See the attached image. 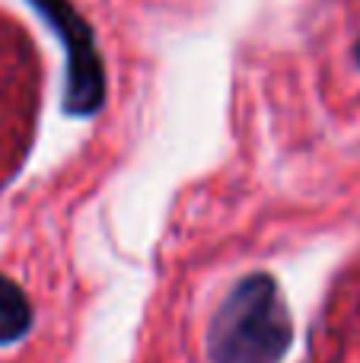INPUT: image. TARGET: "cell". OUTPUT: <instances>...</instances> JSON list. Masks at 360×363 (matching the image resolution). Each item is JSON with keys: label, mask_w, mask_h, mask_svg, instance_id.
Segmentation results:
<instances>
[{"label": "cell", "mask_w": 360, "mask_h": 363, "mask_svg": "<svg viewBox=\"0 0 360 363\" xmlns=\"http://www.w3.org/2000/svg\"><path fill=\"white\" fill-rule=\"evenodd\" d=\"M291 345V309H287L278 281L268 271L240 277L210 315V363H281Z\"/></svg>", "instance_id": "cell-1"}, {"label": "cell", "mask_w": 360, "mask_h": 363, "mask_svg": "<svg viewBox=\"0 0 360 363\" xmlns=\"http://www.w3.org/2000/svg\"><path fill=\"white\" fill-rule=\"evenodd\" d=\"M64 45V115L96 118L108 99V77L89 19L70 0H26Z\"/></svg>", "instance_id": "cell-2"}, {"label": "cell", "mask_w": 360, "mask_h": 363, "mask_svg": "<svg viewBox=\"0 0 360 363\" xmlns=\"http://www.w3.org/2000/svg\"><path fill=\"white\" fill-rule=\"evenodd\" d=\"M35 309L13 277L0 274V345H16L32 332Z\"/></svg>", "instance_id": "cell-3"}, {"label": "cell", "mask_w": 360, "mask_h": 363, "mask_svg": "<svg viewBox=\"0 0 360 363\" xmlns=\"http://www.w3.org/2000/svg\"><path fill=\"white\" fill-rule=\"evenodd\" d=\"M354 64H357V67H360V38H357V42H354Z\"/></svg>", "instance_id": "cell-4"}]
</instances>
